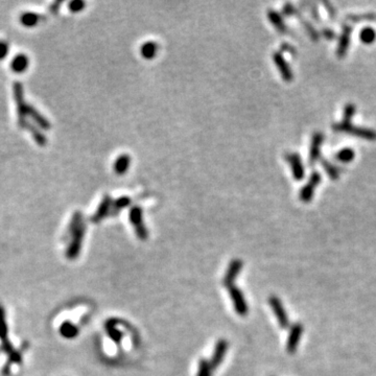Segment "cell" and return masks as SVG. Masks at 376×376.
Listing matches in <instances>:
<instances>
[{
    "label": "cell",
    "mask_w": 376,
    "mask_h": 376,
    "mask_svg": "<svg viewBox=\"0 0 376 376\" xmlns=\"http://www.w3.org/2000/svg\"><path fill=\"white\" fill-rule=\"evenodd\" d=\"M298 18H299L300 21L302 22V25H303V27H304V30L306 31V33H307V35L309 36V38H310L314 42H318V41H319L321 34L316 30V27H315V26H314L309 21H307V20H305L304 18H303L302 15H300Z\"/></svg>",
    "instance_id": "obj_27"
},
{
    "label": "cell",
    "mask_w": 376,
    "mask_h": 376,
    "mask_svg": "<svg viewBox=\"0 0 376 376\" xmlns=\"http://www.w3.org/2000/svg\"><path fill=\"white\" fill-rule=\"evenodd\" d=\"M43 17L44 16H40L39 14L27 12V13L22 14L20 17V22L22 23V25L26 27H33V26H36L43 19Z\"/></svg>",
    "instance_id": "obj_24"
},
{
    "label": "cell",
    "mask_w": 376,
    "mask_h": 376,
    "mask_svg": "<svg viewBox=\"0 0 376 376\" xmlns=\"http://www.w3.org/2000/svg\"><path fill=\"white\" fill-rule=\"evenodd\" d=\"M27 115L28 116H31L34 121L37 123V126L43 130H49L51 128V123L43 116V115L36 110V108H34L33 106L28 105V111H27Z\"/></svg>",
    "instance_id": "obj_19"
},
{
    "label": "cell",
    "mask_w": 376,
    "mask_h": 376,
    "mask_svg": "<svg viewBox=\"0 0 376 376\" xmlns=\"http://www.w3.org/2000/svg\"><path fill=\"white\" fill-rule=\"evenodd\" d=\"M269 303L274 315L276 316L279 326L282 329L288 328V326H290V320H288V316L285 311L284 306L282 305L280 299L276 296H271L269 299Z\"/></svg>",
    "instance_id": "obj_6"
},
{
    "label": "cell",
    "mask_w": 376,
    "mask_h": 376,
    "mask_svg": "<svg viewBox=\"0 0 376 376\" xmlns=\"http://www.w3.org/2000/svg\"><path fill=\"white\" fill-rule=\"evenodd\" d=\"M320 162H321V165L322 167L324 168V170L326 171V173L328 175V177L331 179V180H338L341 176V169L336 166L334 163H331L330 161H328L327 159H320Z\"/></svg>",
    "instance_id": "obj_23"
},
{
    "label": "cell",
    "mask_w": 376,
    "mask_h": 376,
    "mask_svg": "<svg viewBox=\"0 0 376 376\" xmlns=\"http://www.w3.org/2000/svg\"><path fill=\"white\" fill-rule=\"evenodd\" d=\"M324 141V135L322 132H316L312 135L311 143L308 154V162L310 165H314L318 160H320L321 157V147Z\"/></svg>",
    "instance_id": "obj_11"
},
{
    "label": "cell",
    "mask_w": 376,
    "mask_h": 376,
    "mask_svg": "<svg viewBox=\"0 0 376 376\" xmlns=\"http://www.w3.org/2000/svg\"><path fill=\"white\" fill-rule=\"evenodd\" d=\"M10 50V46L6 41H0V60H4L8 55Z\"/></svg>",
    "instance_id": "obj_40"
},
{
    "label": "cell",
    "mask_w": 376,
    "mask_h": 376,
    "mask_svg": "<svg viewBox=\"0 0 376 376\" xmlns=\"http://www.w3.org/2000/svg\"><path fill=\"white\" fill-rule=\"evenodd\" d=\"M334 131L339 133H347L351 136L361 138L369 141H375L376 140V131L372 129L368 128H361V127H355L352 124V122H344L341 121L339 123H336L332 126Z\"/></svg>",
    "instance_id": "obj_1"
},
{
    "label": "cell",
    "mask_w": 376,
    "mask_h": 376,
    "mask_svg": "<svg viewBox=\"0 0 376 376\" xmlns=\"http://www.w3.org/2000/svg\"><path fill=\"white\" fill-rule=\"evenodd\" d=\"M282 14L286 17H295V16L299 17L300 16V12L298 11V9L290 3H287L283 6Z\"/></svg>",
    "instance_id": "obj_35"
},
{
    "label": "cell",
    "mask_w": 376,
    "mask_h": 376,
    "mask_svg": "<svg viewBox=\"0 0 376 376\" xmlns=\"http://www.w3.org/2000/svg\"><path fill=\"white\" fill-rule=\"evenodd\" d=\"M14 98L17 106V113H18V123L24 120H27V111H28V104L24 99L23 93V86L20 82H15L13 86Z\"/></svg>",
    "instance_id": "obj_3"
},
{
    "label": "cell",
    "mask_w": 376,
    "mask_h": 376,
    "mask_svg": "<svg viewBox=\"0 0 376 376\" xmlns=\"http://www.w3.org/2000/svg\"><path fill=\"white\" fill-rule=\"evenodd\" d=\"M8 334H9V330H8V325L6 321L5 309L2 305H0V339L3 340V343H6L9 341Z\"/></svg>",
    "instance_id": "obj_30"
},
{
    "label": "cell",
    "mask_w": 376,
    "mask_h": 376,
    "mask_svg": "<svg viewBox=\"0 0 376 376\" xmlns=\"http://www.w3.org/2000/svg\"><path fill=\"white\" fill-rule=\"evenodd\" d=\"M228 288H229L230 298H231V300H232L233 306H234V309H235L236 314L241 316V317L247 315L248 311H249V307H248V303H247V301H245V298H244L242 292L235 285L230 286Z\"/></svg>",
    "instance_id": "obj_7"
},
{
    "label": "cell",
    "mask_w": 376,
    "mask_h": 376,
    "mask_svg": "<svg viewBox=\"0 0 376 376\" xmlns=\"http://www.w3.org/2000/svg\"><path fill=\"white\" fill-rule=\"evenodd\" d=\"M273 61L278 68L279 74L283 81L285 82H292L294 80V72L292 71L290 65L284 59V56L281 51H275L273 53Z\"/></svg>",
    "instance_id": "obj_8"
},
{
    "label": "cell",
    "mask_w": 376,
    "mask_h": 376,
    "mask_svg": "<svg viewBox=\"0 0 376 376\" xmlns=\"http://www.w3.org/2000/svg\"><path fill=\"white\" fill-rule=\"evenodd\" d=\"M83 214L81 213V211H77L74 213V215H72V219L69 223V226H68V235L69 236H72V234H74L76 231L82 226L83 224Z\"/></svg>",
    "instance_id": "obj_29"
},
{
    "label": "cell",
    "mask_w": 376,
    "mask_h": 376,
    "mask_svg": "<svg viewBox=\"0 0 376 376\" xmlns=\"http://www.w3.org/2000/svg\"><path fill=\"white\" fill-rule=\"evenodd\" d=\"M129 219H130V222H131V224L133 225V227L135 229L137 237L141 240H146L149 236V232H148V229H147V227H146V225H144V222H143V211H142L141 207L136 205V206H133L131 209H130Z\"/></svg>",
    "instance_id": "obj_2"
},
{
    "label": "cell",
    "mask_w": 376,
    "mask_h": 376,
    "mask_svg": "<svg viewBox=\"0 0 376 376\" xmlns=\"http://www.w3.org/2000/svg\"><path fill=\"white\" fill-rule=\"evenodd\" d=\"M346 20L353 23L363 22V21H374L376 20V15L374 13H363V14H351L347 15Z\"/></svg>",
    "instance_id": "obj_26"
},
{
    "label": "cell",
    "mask_w": 376,
    "mask_h": 376,
    "mask_svg": "<svg viewBox=\"0 0 376 376\" xmlns=\"http://www.w3.org/2000/svg\"><path fill=\"white\" fill-rule=\"evenodd\" d=\"M62 6V3H59V2H55L53 3L50 7H49V12L52 13V14H56L57 12L60 11V7Z\"/></svg>",
    "instance_id": "obj_43"
},
{
    "label": "cell",
    "mask_w": 376,
    "mask_h": 376,
    "mask_svg": "<svg viewBox=\"0 0 376 376\" xmlns=\"http://www.w3.org/2000/svg\"><path fill=\"white\" fill-rule=\"evenodd\" d=\"M159 45L155 41H147L140 46V54L146 60H153L157 55Z\"/></svg>",
    "instance_id": "obj_20"
},
{
    "label": "cell",
    "mask_w": 376,
    "mask_h": 376,
    "mask_svg": "<svg viewBox=\"0 0 376 376\" xmlns=\"http://www.w3.org/2000/svg\"><path fill=\"white\" fill-rule=\"evenodd\" d=\"M352 34V27L349 24H344L342 26V33L339 39V44L337 48V55L340 59L345 57L347 51H348L350 44V37Z\"/></svg>",
    "instance_id": "obj_12"
},
{
    "label": "cell",
    "mask_w": 376,
    "mask_h": 376,
    "mask_svg": "<svg viewBox=\"0 0 376 376\" xmlns=\"http://www.w3.org/2000/svg\"><path fill=\"white\" fill-rule=\"evenodd\" d=\"M131 156L128 154H121L119 155L113 163V169L114 172L118 176H122L129 170L130 165H131Z\"/></svg>",
    "instance_id": "obj_17"
},
{
    "label": "cell",
    "mask_w": 376,
    "mask_h": 376,
    "mask_svg": "<svg viewBox=\"0 0 376 376\" xmlns=\"http://www.w3.org/2000/svg\"><path fill=\"white\" fill-rule=\"evenodd\" d=\"M280 47H281V50H282V51L288 52V53L292 54V55H296V54H297V50H296V48H295L293 45L288 44V43H283V44H281Z\"/></svg>",
    "instance_id": "obj_41"
},
{
    "label": "cell",
    "mask_w": 376,
    "mask_h": 376,
    "mask_svg": "<svg viewBox=\"0 0 376 376\" xmlns=\"http://www.w3.org/2000/svg\"><path fill=\"white\" fill-rule=\"evenodd\" d=\"M309 6V13L310 15L312 17V19L316 21V22H321V17H320V14H319V10H318L316 4H308Z\"/></svg>",
    "instance_id": "obj_38"
},
{
    "label": "cell",
    "mask_w": 376,
    "mask_h": 376,
    "mask_svg": "<svg viewBox=\"0 0 376 376\" xmlns=\"http://www.w3.org/2000/svg\"><path fill=\"white\" fill-rule=\"evenodd\" d=\"M359 39L365 45H371L376 40V32L372 27H365L359 33Z\"/></svg>",
    "instance_id": "obj_25"
},
{
    "label": "cell",
    "mask_w": 376,
    "mask_h": 376,
    "mask_svg": "<svg viewBox=\"0 0 376 376\" xmlns=\"http://www.w3.org/2000/svg\"><path fill=\"white\" fill-rule=\"evenodd\" d=\"M112 204H113V200L111 199V197L108 195L104 196L103 200L100 201L96 211L91 216V222L99 223L100 221H103L109 214L110 210H112Z\"/></svg>",
    "instance_id": "obj_15"
},
{
    "label": "cell",
    "mask_w": 376,
    "mask_h": 376,
    "mask_svg": "<svg viewBox=\"0 0 376 376\" xmlns=\"http://www.w3.org/2000/svg\"><path fill=\"white\" fill-rule=\"evenodd\" d=\"M268 18L270 20V22L272 23V25L276 28V30L282 34V35H285L288 33V28L283 20V17L280 13L274 11V10H269L268 11Z\"/></svg>",
    "instance_id": "obj_18"
},
{
    "label": "cell",
    "mask_w": 376,
    "mask_h": 376,
    "mask_svg": "<svg viewBox=\"0 0 376 376\" xmlns=\"http://www.w3.org/2000/svg\"><path fill=\"white\" fill-rule=\"evenodd\" d=\"M18 126L21 129L28 130V131H30L32 133V135H33L34 139L36 140L37 144H39L40 147H45L46 146V144H47V138H46V136L44 134H43L40 131V129L37 126H34L32 122H30L28 120H24L22 122H19Z\"/></svg>",
    "instance_id": "obj_16"
},
{
    "label": "cell",
    "mask_w": 376,
    "mask_h": 376,
    "mask_svg": "<svg viewBox=\"0 0 376 376\" xmlns=\"http://www.w3.org/2000/svg\"><path fill=\"white\" fill-rule=\"evenodd\" d=\"M355 112H356V107L353 104H347L344 108V114H343V120L342 121L351 122Z\"/></svg>",
    "instance_id": "obj_33"
},
{
    "label": "cell",
    "mask_w": 376,
    "mask_h": 376,
    "mask_svg": "<svg viewBox=\"0 0 376 376\" xmlns=\"http://www.w3.org/2000/svg\"><path fill=\"white\" fill-rule=\"evenodd\" d=\"M106 331H107L108 336H109V337H110L114 342L119 343V342L121 341L122 335H121V332H120L116 327H114L113 325L107 323V325H106Z\"/></svg>",
    "instance_id": "obj_34"
},
{
    "label": "cell",
    "mask_w": 376,
    "mask_h": 376,
    "mask_svg": "<svg viewBox=\"0 0 376 376\" xmlns=\"http://www.w3.org/2000/svg\"><path fill=\"white\" fill-rule=\"evenodd\" d=\"M60 334L65 339H75L79 335V328L74 323L66 321L60 327Z\"/></svg>",
    "instance_id": "obj_22"
},
{
    "label": "cell",
    "mask_w": 376,
    "mask_h": 376,
    "mask_svg": "<svg viewBox=\"0 0 376 376\" xmlns=\"http://www.w3.org/2000/svg\"><path fill=\"white\" fill-rule=\"evenodd\" d=\"M285 160L287 161L288 164H290L293 177L296 181H301V180L304 179V175H305L304 166H303L302 159L299 156V154H297V153H287L285 155Z\"/></svg>",
    "instance_id": "obj_9"
},
{
    "label": "cell",
    "mask_w": 376,
    "mask_h": 376,
    "mask_svg": "<svg viewBox=\"0 0 376 376\" xmlns=\"http://www.w3.org/2000/svg\"><path fill=\"white\" fill-rule=\"evenodd\" d=\"M303 325L301 323H295L290 329V335L287 338V344H286V350L290 354H294L298 348L299 342L303 335Z\"/></svg>",
    "instance_id": "obj_10"
},
{
    "label": "cell",
    "mask_w": 376,
    "mask_h": 376,
    "mask_svg": "<svg viewBox=\"0 0 376 376\" xmlns=\"http://www.w3.org/2000/svg\"><path fill=\"white\" fill-rule=\"evenodd\" d=\"M228 347H229V344L226 340L222 339L216 342L211 359H210V364L213 369L218 368L223 363L224 357L228 351Z\"/></svg>",
    "instance_id": "obj_14"
},
{
    "label": "cell",
    "mask_w": 376,
    "mask_h": 376,
    "mask_svg": "<svg viewBox=\"0 0 376 376\" xmlns=\"http://www.w3.org/2000/svg\"><path fill=\"white\" fill-rule=\"evenodd\" d=\"M321 36H323L326 40H329V41L336 39V37H337L336 33H335L334 31H332L331 28H328V27H324V28H322V31H321Z\"/></svg>",
    "instance_id": "obj_39"
},
{
    "label": "cell",
    "mask_w": 376,
    "mask_h": 376,
    "mask_svg": "<svg viewBox=\"0 0 376 376\" xmlns=\"http://www.w3.org/2000/svg\"><path fill=\"white\" fill-rule=\"evenodd\" d=\"M85 7H86V3L82 2V0H75V2H71L68 5V8L72 13H79L83 11Z\"/></svg>",
    "instance_id": "obj_36"
},
{
    "label": "cell",
    "mask_w": 376,
    "mask_h": 376,
    "mask_svg": "<svg viewBox=\"0 0 376 376\" xmlns=\"http://www.w3.org/2000/svg\"><path fill=\"white\" fill-rule=\"evenodd\" d=\"M86 232V225L85 223L82 224V226L76 231V232L71 236V242L69 243L68 248L66 250V257L70 260L76 259L82 249V242L85 237Z\"/></svg>",
    "instance_id": "obj_4"
},
{
    "label": "cell",
    "mask_w": 376,
    "mask_h": 376,
    "mask_svg": "<svg viewBox=\"0 0 376 376\" xmlns=\"http://www.w3.org/2000/svg\"><path fill=\"white\" fill-rule=\"evenodd\" d=\"M212 370L213 368L210 364V360L202 358L199 363L197 376H212Z\"/></svg>",
    "instance_id": "obj_31"
},
{
    "label": "cell",
    "mask_w": 376,
    "mask_h": 376,
    "mask_svg": "<svg viewBox=\"0 0 376 376\" xmlns=\"http://www.w3.org/2000/svg\"><path fill=\"white\" fill-rule=\"evenodd\" d=\"M322 5L324 6L325 10L327 11L330 19H332V20L336 19L337 18V10H336V8L334 6H332V4L329 3V2H323Z\"/></svg>",
    "instance_id": "obj_37"
},
{
    "label": "cell",
    "mask_w": 376,
    "mask_h": 376,
    "mask_svg": "<svg viewBox=\"0 0 376 376\" xmlns=\"http://www.w3.org/2000/svg\"><path fill=\"white\" fill-rule=\"evenodd\" d=\"M242 266H243V263L241 262L240 259H233L232 262L230 263L229 267H228V270L225 274V277H224V285L227 286V287H230V286H233L234 285V282L238 276V274L240 273L241 269H242Z\"/></svg>",
    "instance_id": "obj_13"
},
{
    "label": "cell",
    "mask_w": 376,
    "mask_h": 376,
    "mask_svg": "<svg viewBox=\"0 0 376 376\" xmlns=\"http://www.w3.org/2000/svg\"><path fill=\"white\" fill-rule=\"evenodd\" d=\"M10 360L13 361V363H15V364H19L21 361V355L19 354V352L14 351L10 354Z\"/></svg>",
    "instance_id": "obj_42"
},
{
    "label": "cell",
    "mask_w": 376,
    "mask_h": 376,
    "mask_svg": "<svg viewBox=\"0 0 376 376\" xmlns=\"http://www.w3.org/2000/svg\"><path fill=\"white\" fill-rule=\"evenodd\" d=\"M28 64H30L28 56L26 54L20 53V54H17L15 57H14L12 63H11V67H12V70L14 72L21 74V72H24L27 69Z\"/></svg>",
    "instance_id": "obj_21"
},
{
    "label": "cell",
    "mask_w": 376,
    "mask_h": 376,
    "mask_svg": "<svg viewBox=\"0 0 376 376\" xmlns=\"http://www.w3.org/2000/svg\"><path fill=\"white\" fill-rule=\"evenodd\" d=\"M321 180H322V177L319 171H314L311 173L308 182L303 186V188L300 191V194H299V199L303 202V203H309V202L312 200L315 190L318 186H319Z\"/></svg>",
    "instance_id": "obj_5"
},
{
    "label": "cell",
    "mask_w": 376,
    "mask_h": 376,
    "mask_svg": "<svg viewBox=\"0 0 376 376\" xmlns=\"http://www.w3.org/2000/svg\"><path fill=\"white\" fill-rule=\"evenodd\" d=\"M354 157H355V152H354L353 149H350V148L342 149L336 155L337 160L340 161V162H343V163H349V162L353 161Z\"/></svg>",
    "instance_id": "obj_28"
},
{
    "label": "cell",
    "mask_w": 376,
    "mask_h": 376,
    "mask_svg": "<svg viewBox=\"0 0 376 376\" xmlns=\"http://www.w3.org/2000/svg\"><path fill=\"white\" fill-rule=\"evenodd\" d=\"M130 203H131V199H130L129 197H120L117 200L113 201L112 209L115 210L116 212H119L123 208L128 207L130 205Z\"/></svg>",
    "instance_id": "obj_32"
}]
</instances>
